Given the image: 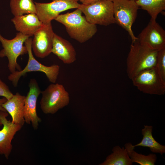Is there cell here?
I'll use <instances>...</instances> for the list:
<instances>
[{"label": "cell", "mask_w": 165, "mask_h": 165, "mask_svg": "<svg viewBox=\"0 0 165 165\" xmlns=\"http://www.w3.org/2000/svg\"><path fill=\"white\" fill-rule=\"evenodd\" d=\"M158 51L137 39L132 42L126 61L129 78L131 79L142 71L156 67Z\"/></svg>", "instance_id": "cell-1"}, {"label": "cell", "mask_w": 165, "mask_h": 165, "mask_svg": "<svg viewBox=\"0 0 165 165\" xmlns=\"http://www.w3.org/2000/svg\"><path fill=\"white\" fill-rule=\"evenodd\" d=\"M78 8L72 12L60 14L54 20L65 27L68 34L79 42L88 41L97 31L96 25L90 23Z\"/></svg>", "instance_id": "cell-2"}, {"label": "cell", "mask_w": 165, "mask_h": 165, "mask_svg": "<svg viewBox=\"0 0 165 165\" xmlns=\"http://www.w3.org/2000/svg\"><path fill=\"white\" fill-rule=\"evenodd\" d=\"M32 39L28 38L25 42L28 55V62L23 70L16 71L11 73L8 76L9 80L11 81L13 86H17L19 79L27 73L32 72H40L45 74L49 80L51 82H56L59 74L60 67L57 64H53L50 66L43 65L38 61L33 54L31 48Z\"/></svg>", "instance_id": "cell-3"}, {"label": "cell", "mask_w": 165, "mask_h": 165, "mask_svg": "<svg viewBox=\"0 0 165 165\" xmlns=\"http://www.w3.org/2000/svg\"><path fill=\"white\" fill-rule=\"evenodd\" d=\"M90 23L103 26L116 23L113 2L100 1L87 4H80L78 8Z\"/></svg>", "instance_id": "cell-4"}, {"label": "cell", "mask_w": 165, "mask_h": 165, "mask_svg": "<svg viewBox=\"0 0 165 165\" xmlns=\"http://www.w3.org/2000/svg\"><path fill=\"white\" fill-rule=\"evenodd\" d=\"M41 93L40 107L45 114H54L69 103V93L61 84H51Z\"/></svg>", "instance_id": "cell-5"}, {"label": "cell", "mask_w": 165, "mask_h": 165, "mask_svg": "<svg viewBox=\"0 0 165 165\" xmlns=\"http://www.w3.org/2000/svg\"><path fill=\"white\" fill-rule=\"evenodd\" d=\"M29 37L21 33H17L11 39L4 38L0 32V42L3 49L0 51V57H6L8 59V67L11 73L21 69L17 62V58L20 55L28 53L27 48L24 45L25 41Z\"/></svg>", "instance_id": "cell-6"}, {"label": "cell", "mask_w": 165, "mask_h": 165, "mask_svg": "<svg viewBox=\"0 0 165 165\" xmlns=\"http://www.w3.org/2000/svg\"><path fill=\"white\" fill-rule=\"evenodd\" d=\"M113 2L116 23L128 32L132 42L135 41L138 38L134 34L132 27L139 7L134 0H114Z\"/></svg>", "instance_id": "cell-7"}, {"label": "cell", "mask_w": 165, "mask_h": 165, "mask_svg": "<svg viewBox=\"0 0 165 165\" xmlns=\"http://www.w3.org/2000/svg\"><path fill=\"white\" fill-rule=\"evenodd\" d=\"M131 80L134 85L144 93L158 95L165 93V82L160 77L156 67L142 71Z\"/></svg>", "instance_id": "cell-8"}, {"label": "cell", "mask_w": 165, "mask_h": 165, "mask_svg": "<svg viewBox=\"0 0 165 165\" xmlns=\"http://www.w3.org/2000/svg\"><path fill=\"white\" fill-rule=\"evenodd\" d=\"M76 0H53L49 3L35 2L36 14L43 24L51 22L60 13L66 10L77 9L80 4Z\"/></svg>", "instance_id": "cell-9"}, {"label": "cell", "mask_w": 165, "mask_h": 165, "mask_svg": "<svg viewBox=\"0 0 165 165\" xmlns=\"http://www.w3.org/2000/svg\"><path fill=\"white\" fill-rule=\"evenodd\" d=\"M54 32L51 22L43 24L32 39V51L37 57L43 58L52 53Z\"/></svg>", "instance_id": "cell-10"}, {"label": "cell", "mask_w": 165, "mask_h": 165, "mask_svg": "<svg viewBox=\"0 0 165 165\" xmlns=\"http://www.w3.org/2000/svg\"><path fill=\"white\" fill-rule=\"evenodd\" d=\"M29 86V91L25 96L24 109V118L27 124L31 123L33 129L37 130L41 119L38 116L36 112L37 99L41 93L38 83L35 79H31Z\"/></svg>", "instance_id": "cell-11"}, {"label": "cell", "mask_w": 165, "mask_h": 165, "mask_svg": "<svg viewBox=\"0 0 165 165\" xmlns=\"http://www.w3.org/2000/svg\"><path fill=\"white\" fill-rule=\"evenodd\" d=\"M137 38L153 50L158 51L165 48V31L156 20H150Z\"/></svg>", "instance_id": "cell-12"}, {"label": "cell", "mask_w": 165, "mask_h": 165, "mask_svg": "<svg viewBox=\"0 0 165 165\" xmlns=\"http://www.w3.org/2000/svg\"><path fill=\"white\" fill-rule=\"evenodd\" d=\"M8 116L7 112L0 110V125L3 126L0 130V154L4 155L7 159L12 151V141L16 133L22 127L8 120Z\"/></svg>", "instance_id": "cell-13"}, {"label": "cell", "mask_w": 165, "mask_h": 165, "mask_svg": "<svg viewBox=\"0 0 165 165\" xmlns=\"http://www.w3.org/2000/svg\"><path fill=\"white\" fill-rule=\"evenodd\" d=\"M11 21L17 31L29 37L33 36L43 24L34 13L14 16Z\"/></svg>", "instance_id": "cell-14"}, {"label": "cell", "mask_w": 165, "mask_h": 165, "mask_svg": "<svg viewBox=\"0 0 165 165\" xmlns=\"http://www.w3.org/2000/svg\"><path fill=\"white\" fill-rule=\"evenodd\" d=\"M52 53L65 64H70L76 60V53L72 45L68 40L54 33Z\"/></svg>", "instance_id": "cell-15"}, {"label": "cell", "mask_w": 165, "mask_h": 165, "mask_svg": "<svg viewBox=\"0 0 165 165\" xmlns=\"http://www.w3.org/2000/svg\"><path fill=\"white\" fill-rule=\"evenodd\" d=\"M25 98V96L17 92L2 105V106L11 116L12 122L22 127L25 122L24 109Z\"/></svg>", "instance_id": "cell-16"}, {"label": "cell", "mask_w": 165, "mask_h": 165, "mask_svg": "<svg viewBox=\"0 0 165 165\" xmlns=\"http://www.w3.org/2000/svg\"><path fill=\"white\" fill-rule=\"evenodd\" d=\"M144 128L141 130L143 136L141 141L139 143L134 145V147L142 146L148 147L153 153H159L162 155L165 153V146L162 145L157 142L152 136V127L144 125Z\"/></svg>", "instance_id": "cell-17"}, {"label": "cell", "mask_w": 165, "mask_h": 165, "mask_svg": "<svg viewBox=\"0 0 165 165\" xmlns=\"http://www.w3.org/2000/svg\"><path fill=\"white\" fill-rule=\"evenodd\" d=\"M113 152L108 155L105 160L100 165H131V159L124 147L121 148L119 145L114 147Z\"/></svg>", "instance_id": "cell-18"}, {"label": "cell", "mask_w": 165, "mask_h": 165, "mask_svg": "<svg viewBox=\"0 0 165 165\" xmlns=\"http://www.w3.org/2000/svg\"><path fill=\"white\" fill-rule=\"evenodd\" d=\"M11 12L14 16L31 13L36 14L34 0H10Z\"/></svg>", "instance_id": "cell-19"}, {"label": "cell", "mask_w": 165, "mask_h": 165, "mask_svg": "<svg viewBox=\"0 0 165 165\" xmlns=\"http://www.w3.org/2000/svg\"><path fill=\"white\" fill-rule=\"evenodd\" d=\"M135 2L139 7L147 12L151 20H156L158 15L165 9V0H136Z\"/></svg>", "instance_id": "cell-20"}, {"label": "cell", "mask_w": 165, "mask_h": 165, "mask_svg": "<svg viewBox=\"0 0 165 165\" xmlns=\"http://www.w3.org/2000/svg\"><path fill=\"white\" fill-rule=\"evenodd\" d=\"M124 146L133 163H136L140 165H155L157 160L156 154L151 153L146 156L138 153L134 150L135 147L130 142L127 143Z\"/></svg>", "instance_id": "cell-21"}, {"label": "cell", "mask_w": 165, "mask_h": 165, "mask_svg": "<svg viewBox=\"0 0 165 165\" xmlns=\"http://www.w3.org/2000/svg\"><path fill=\"white\" fill-rule=\"evenodd\" d=\"M156 67L160 77L165 82V48L158 51Z\"/></svg>", "instance_id": "cell-22"}, {"label": "cell", "mask_w": 165, "mask_h": 165, "mask_svg": "<svg viewBox=\"0 0 165 165\" xmlns=\"http://www.w3.org/2000/svg\"><path fill=\"white\" fill-rule=\"evenodd\" d=\"M13 95L9 87L0 79V96L5 97L8 100Z\"/></svg>", "instance_id": "cell-23"}, {"label": "cell", "mask_w": 165, "mask_h": 165, "mask_svg": "<svg viewBox=\"0 0 165 165\" xmlns=\"http://www.w3.org/2000/svg\"><path fill=\"white\" fill-rule=\"evenodd\" d=\"M77 1H79L82 4H87L93 2L100 1L108 0L113 2L114 0H76Z\"/></svg>", "instance_id": "cell-24"}, {"label": "cell", "mask_w": 165, "mask_h": 165, "mask_svg": "<svg viewBox=\"0 0 165 165\" xmlns=\"http://www.w3.org/2000/svg\"><path fill=\"white\" fill-rule=\"evenodd\" d=\"M7 99L5 97L0 99V110L3 112H6V110L2 106V104L5 102Z\"/></svg>", "instance_id": "cell-25"}, {"label": "cell", "mask_w": 165, "mask_h": 165, "mask_svg": "<svg viewBox=\"0 0 165 165\" xmlns=\"http://www.w3.org/2000/svg\"><path fill=\"white\" fill-rule=\"evenodd\" d=\"M134 0V1H136V0Z\"/></svg>", "instance_id": "cell-26"}]
</instances>
